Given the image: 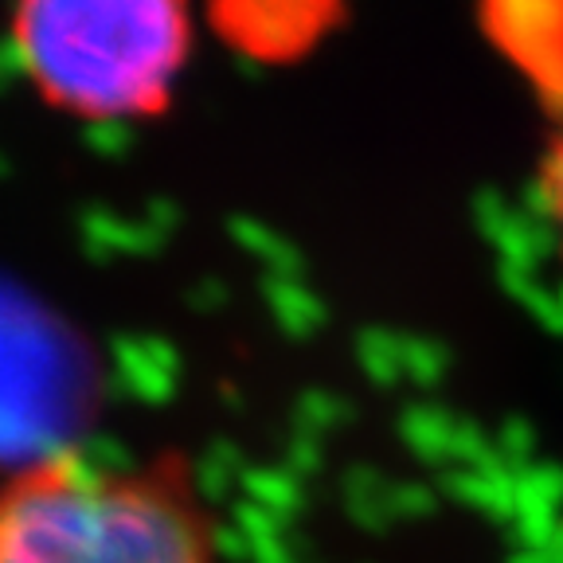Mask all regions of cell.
<instances>
[{"mask_svg": "<svg viewBox=\"0 0 563 563\" xmlns=\"http://www.w3.org/2000/svg\"><path fill=\"white\" fill-rule=\"evenodd\" d=\"M196 44V0H12L9 47L32 95L90 125L153 122Z\"/></svg>", "mask_w": 563, "mask_h": 563, "instance_id": "2", "label": "cell"}, {"mask_svg": "<svg viewBox=\"0 0 563 563\" xmlns=\"http://www.w3.org/2000/svg\"><path fill=\"white\" fill-rule=\"evenodd\" d=\"M0 563H220V532L188 457L75 446L0 477Z\"/></svg>", "mask_w": 563, "mask_h": 563, "instance_id": "1", "label": "cell"}, {"mask_svg": "<svg viewBox=\"0 0 563 563\" xmlns=\"http://www.w3.org/2000/svg\"><path fill=\"white\" fill-rule=\"evenodd\" d=\"M532 200H537V220L544 231L548 255L555 263V274L563 282V114L548 130L537 157V176H532Z\"/></svg>", "mask_w": 563, "mask_h": 563, "instance_id": "3", "label": "cell"}]
</instances>
